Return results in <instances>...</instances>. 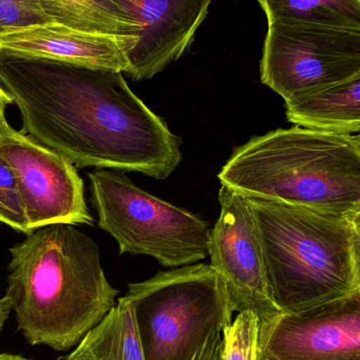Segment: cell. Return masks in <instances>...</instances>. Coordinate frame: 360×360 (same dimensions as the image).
<instances>
[{
  "instance_id": "1",
  "label": "cell",
  "mask_w": 360,
  "mask_h": 360,
  "mask_svg": "<svg viewBox=\"0 0 360 360\" xmlns=\"http://www.w3.org/2000/svg\"><path fill=\"white\" fill-rule=\"evenodd\" d=\"M0 86L22 132L78 168L168 179L181 139L127 84L122 72L0 51Z\"/></svg>"
},
{
  "instance_id": "2",
  "label": "cell",
  "mask_w": 360,
  "mask_h": 360,
  "mask_svg": "<svg viewBox=\"0 0 360 360\" xmlns=\"http://www.w3.org/2000/svg\"><path fill=\"white\" fill-rule=\"evenodd\" d=\"M10 254L6 296L33 346L77 347L117 304L98 247L75 224L35 229Z\"/></svg>"
},
{
  "instance_id": "3",
  "label": "cell",
  "mask_w": 360,
  "mask_h": 360,
  "mask_svg": "<svg viewBox=\"0 0 360 360\" xmlns=\"http://www.w3.org/2000/svg\"><path fill=\"white\" fill-rule=\"evenodd\" d=\"M218 179L247 198L351 219L360 210V146L355 135L278 129L235 149Z\"/></svg>"
},
{
  "instance_id": "4",
  "label": "cell",
  "mask_w": 360,
  "mask_h": 360,
  "mask_svg": "<svg viewBox=\"0 0 360 360\" xmlns=\"http://www.w3.org/2000/svg\"><path fill=\"white\" fill-rule=\"evenodd\" d=\"M271 295L296 313L359 287L351 219L308 207L250 199Z\"/></svg>"
},
{
  "instance_id": "5",
  "label": "cell",
  "mask_w": 360,
  "mask_h": 360,
  "mask_svg": "<svg viewBox=\"0 0 360 360\" xmlns=\"http://www.w3.org/2000/svg\"><path fill=\"white\" fill-rule=\"evenodd\" d=\"M134 310L145 360H191L213 331L233 321L232 304L210 264H193L130 283L124 296Z\"/></svg>"
},
{
  "instance_id": "6",
  "label": "cell",
  "mask_w": 360,
  "mask_h": 360,
  "mask_svg": "<svg viewBox=\"0 0 360 360\" xmlns=\"http://www.w3.org/2000/svg\"><path fill=\"white\" fill-rule=\"evenodd\" d=\"M98 226L120 254L155 258L166 268L197 264L209 256V224L195 214L146 192L124 171L88 174Z\"/></svg>"
},
{
  "instance_id": "7",
  "label": "cell",
  "mask_w": 360,
  "mask_h": 360,
  "mask_svg": "<svg viewBox=\"0 0 360 360\" xmlns=\"http://www.w3.org/2000/svg\"><path fill=\"white\" fill-rule=\"evenodd\" d=\"M360 72V30L269 22L260 63L262 84L285 101Z\"/></svg>"
},
{
  "instance_id": "8",
  "label": "cell",
  "mask_w": 360,
  "mask_h": 360,
  "mask_svg": "<svg viewBox=\"0 0 360 360\" xmlns=\"http://www.w3.org/2000/svg\"><path fill=\"white\" fill-rule=\"evenodd\" d=\"M0 154L16 174L32 231L53 224L92 226L84 181L70 160L15 130L6 117L0 122Z\"/></svg>"
},
{
  "instance_id": "9",
  "label": "cell",
  "mask_w": 360,
  "mask_h": 360,
  "mask_svg": "<svg viewBox=\"0 0 360 360\" xmlns=\"http://www.w3.org/2000/svg\"><path fill=\"white\" fill-rule=\"evenodd\" d=\"M220 214L210 233V266L224 281L234 312L251 311L262 325L281 314L266 279L264 253L247 197L221 186Z\"/></svg>"
},
{
  "instance_id": "10",
  "label": "cell",
  "mask_w": 360,
  "mask_h": 360,
  "mask_svg": "<svg viewBox=\"0 0 360 360\" xmlns=\"http://www.w3.org/2000/svg\"><path fill=\"white\" fill-rule=\"evenodd\" d=\"M260 348L274 360H360V287L264 323Z\"/></svg>"
},
{
  "instance_id": "11",
  "label": "cell",
  "mask_w": 360,
  "mask_h": 360,
  "mask_svg": "<svg viewBox=\"0 0 360 360\" xmlns=\"http://www.w3.org/2000/svg\"><path fill=\"white\" fill-rule=\"evenodd\" d=\"M137 32L127 54L128 75L150 79L179 59L190 46L212 0H113Z\"/></svg>"
},
{
  "instance_id": "12",
  "label": "cell",
  "mask_w": 360,
  "mask_h": 360,
  "mask_svg": "<svg viewBox=\"0 0 360 360\" xmlns=\"http://www.w3.org/2000/svg\"><path fill=\"white\" fill-rule=\"evenodd\" d=\"M135 42L48 23L0 36V51L128 73L127 54Z\"/></svg>"
},
{
  "instance_id": "13",
  "label": "cell",
  "mask_w": 360,
  "mask_h": 360,
  "mask_svg": "<svg viewBox=\"0 0 360 360\" xmlns=\"http://www.w3.org/2000/svg\"><path fill=\"white\" fill-rule=\"evenodd\" d=\"M285 103L288 120L295 126L338 134H360V72Z\"/></svg>"
},
{
  "instance_id": "14",
  "label": "cell",
  "mask_w": 360,
  "mask_h": 360,
  "mask_svg": "<svg viewBox=\"0 0 360 360\" xmlns=\"http://www.w3.org/2000/svg\"><path fill=\"white\" fill-rule=\"evenodd\" d=\"M70 357L77 360H145L134 310L122 296Z\"/></svg>"
},
{
  "instance_id": "15",
  "label": "cell",
  "mask_w": 360,
  "mask_h": 360,
  "mask_svg": "<svg viewBox=\"0 0 360 360\" xmlns=\"http://www.w3.org/2000/svg\"><path fill=\"white\" fill-rule=\"evenodd\" d=\"M38 4L54 25L84 33L136 40V29L113 0H38Z\"/></svg>"
},
{
  "instance_id": "16",
  "label": "cell",
  "mask_w": 360,
  "mask_h": 360,
  "mask_svg": "<svg viewBox=\"0 0 360 360\" xmlns=\"http://www.w3.org/2000/svg\"><path fill=\"white\" fill-rule=\"evenodd\" d=\"M269 22L360 30V0H258Z\"/></svg>"
},
{
  "instance_id": "17",
  "label": "cell",
  "mask_w": 360,
  "mask_h": 360,
  "mask_svg": "<svg viewBox=\"0 0 360 360\" xmlns=\"http://www.w3.org/2000/svg\"><path fill=\"white\" fill-rule=\"evenodd\" d=\"M262 321L255 313L243 311L222 333L221 360H259Z\"/></svg>"
},
{
  "instance_id": "18",
  "label": "cell",
  "mask_w": 360,
  "mask_h": 360,
  "mask_svg": "<svg viewBox=\"0 0 360 360\" xmlns=\"http://www.w3.org/2000/svg\"><path fill=\"white\" fill-rule=\"evenodd\" d=\"M0 222L17 232L30 234L29 220L12 167L0 154Z\"/></svg>"
},
{
  "instance_id": "19",
  "label": "cell",
  "mask_w": 360,
  "mask_h": 360,
  "mask_svg": "<svg viewBox=\"0 0 360 360\" xmlns=\"http://www.w3.org/2000/svg\"><path fill=\"white\" fill-rule=\"evenodd\" d=\"M48 23L38 0H0V36Z\"/></svg>"
},
{
  "instance_id": "20",
  "label": "cell",
  "mask_w": 360,
  "mask_h": 360,
  "mask_svg": "<svg viewBox=\"0 0 360 360\" xmlns=\"http://www.w3.org/2000/svg\"><path fill=\"white\" fill-rule=\"evenodd\" d=\"M222 333L213 331L191 360H221Z\"/></svg>"
},
{
  "instance_id": "21",
  "label": "cell",
  "mask_w": 360,
  "mask_h": 360,
  "mask_svg": "<svg viewBox=\"0 0 360 360\" xmlns=\"http://www.w3.org/2000/svg\"><path fill=\"white\" fill-rule=\"evenodd\" d=\"M353 229V249H354L355 264L360 287V210L351 217Z\"/></svg>"
},
{
  "instance_id": "22",
  "label": "cell",
  "mask_w": 360,
  "mask_h": 360,
  "mask_svg": "<svg viewBox=\"0 0 360 360\" xmlns=\"http://www.w3.org/2000/svg\"><path fill=\"white\" fill-rule=\"evenodd\" d=\"M11 311H12V306H11L10 300L6 296H4L0 300V333H1L2 328H4V323L8 319Z\"/></svg>"
},
{
  "instance_id": "23",
  "label": "cell",
  "mask_w": 360,
  "mask_h": 360,
  "mask_svg": "<svg viewBox=\"0 0 360 360\" xmlns=\"http://www.w3.org/2000/svg\"><path fill=\"white\" fill-rule=\"evenodd\" d=\"M11 103H13L12 99L6 94V91L0 86V122H1L2 118L6 117V108Z\"/></svg>"
},
{
  "instance_id": "24",
  "label": "cell",
  "mask_w": 360,
  "mask_h": 360,
  "mask_svg": "<svg viewBox=\"0 0 360 360\" xmlns=\"http://www.w3.org/2000/svg\"><path fill=\"white\" fill-rule=\"evenodd\" d=\"M0 360H30L25 357L19 356V355L8 354V353H2L0 354Z\"/></svg>"
},
{
  "instance_id": "25",
  "label": "cell",
  "mask_w": 360,
  "mask_h": 360,
  "mask_svg": "<svg viewBox=\"0 0 360 360\" xmlns=\"http://www.w3.org/2000/svg\"><path fill=\"white\" fill-rule=\"evenodd\" d=\"M259 360H274V359H273L272 357L269 356V355H266V353L262 352V351L260 350Z\"/></svg>"
},
{
  "instance_id": "26",
  "label": "cell",
  "mask_w": 360,
  "mask_h": 360,
  "mask_svg": "<svg viewBox=\"0 0 360 360\" xmlns=\"http://www.w3.org/2000/svg\"><path fill=\"white\" fill-rule=\"evenodd\" d=\"M57 360H77V359H72V357H70V355H67V356L59 357V359Z\"/></svg>"
},
{
  "instance_id": "27",
  "label": "cell",
  "mask_w": 360,
  "mask_h": 360,
  "mask_svg": "<svg viewBox=\"0 0 360 360\" xmlns=\"http://www.w3.org/2000/svg\"><path fill=\"white\" fill-rule=\"evenodd\" d=\"M355 137H356L357 141H359V146H360V134L355 135Z\"/></svg>"
}]
</instances>
